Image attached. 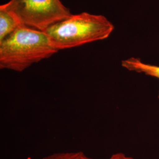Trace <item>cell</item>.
<instances>
[{"label":"cell","instance_id":"cell-1","mask_svg":"<svg viewBox=\"0 0 159 159\" xmlns=\"http://www.w3.org/2000/svg\"><path fill=\"white\" fill-rule=\"evenodd\" d=\"M58 51L46 33L20 26L0 41V68L22 72Z\"/></svg>","mask_w":159,"mask_h":159},{"label":"cell","instance_id":"cell-3","mask_svg":"<svg viewBox=\"0 0 159 159\" xmlns=\"http://www.w3.org/2000/svg\"><path fill=\"white\" fill-rule=\"evenodd\" d=\"M0 8L10 13L20 26L43 32L72 15L60 0H10Z\"/></svg>","mask_w":159,"mask_h":159},{"label":"cell","instance_id":"cell-7","mask_svg":"<svg viewBox=\"0 0 159 159\" xmlns=\"http://www.w3.org/2000/svg\"><path fill=\"white\" fill-rule=\"evenodd\" d=\"M85 159H93L88 157L87 156H85ZM135 159L132 157L127 156L125 154L123 153H117L113 154L109 159Z\"/></svg>","mask_w":159,"mask_h":159},{"label":"cell","instance_id":"cell-4","mask_svg":"<svg viewBox=\"0 0 159 159\" xmlns=\"http://www.w3.org/2000/svg\"><path fill=\"white\" fill-rule=\"evenodd\" d=\"M123 67L130 71L142 73L159 79V66L144 63L136 57H130L121 61Z\"/></svg>","mask_w":159,"mask_h":159},{"label":"cell","instance_id":"cell-5","mask_svg":"<svg viewBox=\"0 0 159 159\" xmlns=\"http://www.w3.org/2000/svg\"><path fill=\"white\" fill-rule=\"evenodd\" d=\"M19 27L18 23L10 13L0 8V41L13 33Z\"/></svg>","mask_w":159,"mask_h":159},{"label":"cell","instance_id":"cell-8","mask_svg":"<svg viewBox=\"0 0 159 159\" xmlns=\"http://www.w3.org/2000/svg\"><path fill=\"white\" fill-rule=\"evenodd\" d=\"M158 98H159V94H158Z\"/></svg>","mask_w":159,"mask_h":159},{"label":"cell","instance_id":"cell-2","mask_svg":"<svg viewBox=\"0 0 159 159\" xmlns=\"http://www.w3.org/2000/svg\"><path fill=\"white\" fill-rule=\"evenodd\" d=\"M114 29L113 24L104 16L84 12L71 15L44 33L59 51L106 39Z\"/></svg>","mask_w":159,"mask_h":159},{"label":"cell","instance_id":"cell-6","mask_svg":"<svg viewBox=\"0 0 159 159\" xmlns=\"http://www.w3.org/2000/svg\"><path fill=\"white\" fill-rule=\"evenodd\" d=\"M85 156L83 152H61L52 154L42 159H85Z\"/></svg>","mask_w":159,"mask_h":159}]
</instances>
